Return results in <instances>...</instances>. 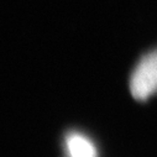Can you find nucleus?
<instances>
[{
  "label": "nucleus",
  "mask_w": 157,
  "mask_h": 157,
  "mask_svg": "<svg viewBox=\"0 0 157 157\" xmlns=\"http://www.w3.org/2000/svg\"><path fill=\"white\" fill-rule=\"evenodd\" d=\"M130 92L139 101L157 94V48L146 53L136 64L130 78Z\"/></svg>",
  "instance_id": "nucleus-1"
},
{
  "label": "nucleus",
  "mask_w": 157,
  "mask_h": 157,
  "mask_svg": "<svg viewBox=\"0 0 157 157\" xmlns=\"http://www.w3.org/2000/svg\"><path fill=\"white\" fill-rule=\"evenodd\" d=\"M66 147L71 157H98L94 144L79 132H69L66 136Z\"/></svg>",
  "instance_id": "nucleus-2"
}]
</instances>
